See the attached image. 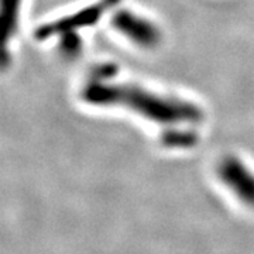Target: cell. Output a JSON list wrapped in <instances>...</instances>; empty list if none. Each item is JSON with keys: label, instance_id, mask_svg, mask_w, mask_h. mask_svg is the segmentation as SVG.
Here are the masks:
<instances>
[{"label": "cell", "instance_id": "3", "mask_svg": "<svg viewBox=\"0 0 254 254\" xmlns=\"http://www.w3.org/2000/svg\"><path fill=\"white\" fill-rule=\"evenodd\" d=\"M119 0H99L85 9L75 11L71 16L47 23L36 31L38 40H48L54 36H63L65 33L78 31L82 27L93 26L99 21V18L108 13L113 6L118 4Z\"/></svg>", "mask_w": 254, "mask_h": 254}, {"label": "cell", "instance_id": "4", "mask_svg": "<svg viewBox=\"0 0 254 254\" xmlns=\"http://www.w3.org/2000/svg\"><path fill=\"white\" fill-rule=\"evenodd\" d=\"M218 177L243 205L254 208V171L239 157H225L218 165Z\"/></svg>", "mask_w": 254, "mask_h": 254}, {"label": "cell", "instance_id": "2", "mask_svg": "<svg viewBox=\"0 0 254 254\" xmlns=\"http://www.w3.org/2000/svg\"><path fill=\"white\" fill-rule=\"evenodd\" d=\"M112 26L130 43L141 48H154L161 41V30L154 21L131 10H118L112 16Z\"/></svg>", "mask_w": 254, "mask_h": 254}, {"label": "cell", "instance_id": "5", "mask_svg": "<svg viewBox=\"0 0 254 254\" xmlns=\"http://www.w3.org/2000/svg\"><path fill=\"white\" fill-rule=\"evenodd\" d=\"M20 4L21 0H1V28L4 43H7L17 30Z\"/></svg>", "mask_w": 254, "mask_h": 254}, {"label": "cell", "instance_id": "1", "mask_svg": "<svg viewBox=\"0 0 254 254\" xmlns=\"http://www.w3.org/2000/svg\"><path fill=\"white\" fill-rule=\"evenodd\" d=\"M82 99L93 106H123L145 120L167 126L195 125L203 116L199 106L190 100L100 76L86 83Z\"/></svg>", "mask_w": 254, "mask_h": 254}, {"label": "cell", "instance_id": "6", "mask_svg": "<svg viewBox=\"0 0 254 254\" xmlns=\"http://www.w3.org/2000/svg\"><path fill=\"white\" fill-rule=\"evenodd\" d=\"M163 143L171 148H187L196 143V136L193 131H188L184 128H173L164 136Z\"/></svg>", "mask_w": 254, "mask_h": 254}]
</instances>
